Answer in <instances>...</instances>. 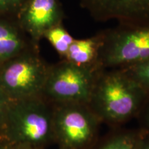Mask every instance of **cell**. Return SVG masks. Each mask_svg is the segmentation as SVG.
I'll return each mask as SVG.
<instances>
[{"mask_svg": "<svg viewBox=\"0 0 149 149\" xmlns=\"http://www.w3.org/2000/svg\"><path fill=\"white\" fill-rule=\"evenodd\" d=\"M140 133L139 128H112L106 135L99 137L89 149H136Z\"/></svg>", "mask_w": 149, "mask_h": 149, "instance_id": "9c48e42d", "label": "cell"}, {"mask_svg": "<svg viewBox=\"0 0 149 149\" xmlns=\"http://www.w3.org/2000/svg\"><path fill=\"white\" fill-rule=\"evenodd\" d=\"M3 61L2 60H1V59H0V67H1V65H2V64H3Z\"/></svg>", "mask_w": 149, "mask_h": 149, "instance_id": "ffe728a7", "label": "cell"}, {"mask_svg": "<svg viewBox=\"0 0 149 149\" xmlns=\"http://www.w3.org/2000/svg\"><path fill=\"white\" fill-rule=\"evenodd\" d=\"M139 123V128L149 132V96L136 117Z\"/></svg>", "mask_w": 149, "mask_h": 149, "instance_id": "9a60e30c", "label": "cell"}, {"mask_svg": "<svg viewBox=\"0 0 149 149\" xmlns=\"http://www.w3.org/2000/svg\"><path fill=\"white\" fill-rule=\"evenodd\" d=\"M54 144L59 149H89L102 123L88 104H53Z\"/></svg>", "mask_w": 149, "mask_h": 149, "instance_id": "3957f363", "label": "cell"}, {"mask_svg": "<svg viewBox=\"0 0 149 149\" xmlns=\"http://www.w3.org/2000/svg\"><path fill=\"white\" fill-rule=\"evenodd\" d=\"M49 67L35 53H20L0 67V88L11 101L42 96Z\"/></svg>", "mask_w": 149, "mask_h": 149, "instance_id": "8992f818", "label": "cell"}, {"mask_svg": "<svg viewBox=\"0 0 149 149\" xmlns=\"http://www.w3.org/2000/svg\"><path fill=\"white\" fill-rule=\"evenodd\" d=\"M100 47L98 35L84 40H75L70 46L67 60L79 66L97 67V56Z\"/></svg>", "mask_w": 149, "mask_h": 149, "instance_id": "30bf717a", "label": "cell"}, {"mask_svg": "<svg viewBox=\"0 0 149 149\" xmlns=\"http://www.w3.org/2000/svg\"><path fill=\"white\" fill-rule=\"evenodd\" d=\"M63 12L57 0H29L22 15L23 25L34 39L61 25Z\"/></svg>", "mask_w": 149, "mask_h": 149, "instance_id": "ba28073f", "label": "cell"}, {"mask_svg": "<svg viewBox=\"0 0 149 149\" xmlns=\"http://www.w3.org/2000/svg\"><path fill=\"white\" fill-rule=\"evenodd\" d=\"M10 148V145L2 137H0V149H9Z\"/></svg>", "mask_w": 149, "mask_h": 149, "instance_id": "ac0fdd59", "label": "cell"}, {"mask_svg": "<svg viewBox=\"0 0 149 149\" xmlns=\"http://www.w3.org/2000/svg\"><path fill=\"white\" fill-rule=\"evenodd\" d=\"M140 130V136H139L136 149H149V132L141 129Z\"/></svg>", "mask_w": 149, "mask_h": 149, "instance_id": "2e32d148", "label": "cell"}, {"mask_svg": "<svg viewBox=\"0 0 149 149\" xmlns=\"http://www.w3.org/2000/svg\"><path fill=\"white\" fill-rule=\"evenodd\" d=\"M99 68H123L149 58V26L117 28L99 33Z\"/></svg>", "mask_w": 149, "mask_h": 149, "instance_id": "277c9868", "label": "cell"}, {"mask_svg": "<svg viewBox=\"0 0 149 149\" xmlns=\"http://www.w3.org/2000/svg\"><path fill=\"white\" fill-rule=\"evenodd\" d=\"M1 137L10 146L46 149L54 144L53 104L42 96L12 101Z\"/></svg>", "mask_w": 149, "mask_h": 149, "instance_id": "7a4b0ae2", "label": "cell"}, {"mask_svg": "<svg viewBox=\"0 0 149 149\" xmlns=\"http://www.w3.org/2000/svg\"><path fill=\"white\" fill-rule=\"evenodd\" d=\"M100 69L61 60L49 67L42 96L52 104H88Z\"/></svg>", "mask_w": 149, "mask_h": 149, "instance_id": "5b68a950", "label": "cell"}, {"mask_svg": "<svg viewBox=\"0 0 149 149\" xmlns=\"http://www.w3.org/2000/svg\"><path fill=\"white\" fill-rule=\"evenodd\" d=\"M147 97L122 68H101L88 104L102 124L114 128L136 118Z\"/></svg>", "mask_w": 149, "mask_h": 149, "instance_id": "6da1fadb", "label": "cell"}, {"mask_svg": "<svg viewBox=\"0 0 149 149\" xmlns=\"http://www.w3.org/2000/svg\"><path fill=\"white\" fill-rule=\"evenodd\" d=\"M11 102L12 101L0 88V137H1L3 125Z\"/></svg>", "mask_w": 149, "mask_h": 149, "instance_id": "5bb4252c", "label": "cell"}, {"mask_svg": "<svg viewBox=\"0 0 149 149\" xmlns=\"http://www.w3.org/2000/svg\"><path fill=\"white\" fill-rule=\"evenodd\" d=\"M24 47L23 40L15 30L0 23V59L5 61L19 55Z\"/></svg>", "mask_w": 149, "mask_h": 149, "instance_id": "8fae6325", "label": "cell"}, {"mask_svg": "<svg viewBox=\"0 0 149 149\" xmlns=\"http://www.w3.org/2000/svg\"><path fill=\"white\" fill-rule=\"evenodd\" d=\"M9 149H39L29 146H10Z\"/></svg>", "mask_w": 149, "mask_h": 149, "instance_id": "d6986e66", "label": "cell"}, {"mask_svg": "<svg viewBox=\"0 0 149 149\" xmlns=\"http://www.w3.org/2000/svg\"><path fill=\"white\" fill-rule=\"evenodd\" d=\"M98 22L115 21L119 26H149V0H79Z\"/></svg>", "mask_w": 149, "mask_h": 149, "instance_id": "52a82bcc", "label": "cell"}, {"mask_svg": "<svg viewBox=\"0 0 149 149\" xmlns=\"http://www.w3.org/2000/svg\"><path fill=\"white\" fill-rule=\"evenodd\" d=\"M122 69L138 84L149 96V58Z\"/></svg>", "mask_w": 149, "mask_h": 149, "instance_id": "4fadbf2b", "label": "cell"}, {"mask_svg": "<svg viewBox=\"0 0 149 149\" xmlns=\"http://www.w3.org/2000/svg\"><path fill=\"white\" fill-rule=\"evenodd\" d=\"M44 36L58 53L61 60L66 59L70 46L74 40L73 37L61 25L48 30Z\"/></svg>", "mask_w": 149, "mask_h": 149, "instance_id": "7c38bea8", "label": "cell"}, {"mask_svg": "<svg viewBox=\"0 0 149 149\" xmlns=\"http://www.w3.org/2000/svg\"><path fill=\"white\" fill-rule=\"evenodd\" d=\"M24 0H0V10H8L20 5Z\"/></svg>", "mask_w": 149, "mask_h": 149, "instance_id": "e0dca14e", "label": "cell"}]
</instances>
